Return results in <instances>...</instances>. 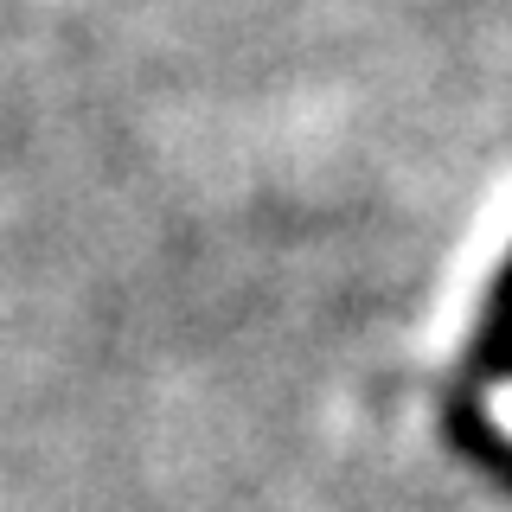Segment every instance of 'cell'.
<instances>
[{
	"label": "cell",
	"instance_id": "cell-1",
	"mask_svg": "<svg viewBox=\"0 0 512 512\" xmlns=\"http://www.w3.org/2000/svg\"><path fill=\"white\" fill-rule=\"evenodd\" d=\"M487 410H493V423L512 436V384H493V391H487Z\"/></svg>",
	"mask_w": 512,
	"mask_h": 512
}]
</instances>
